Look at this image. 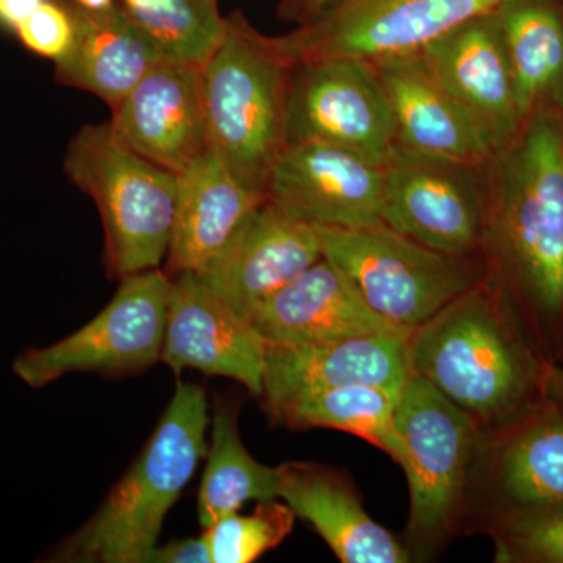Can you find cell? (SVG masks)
Segmentation results:
<instances>
[{
    "label": "cell",
    "mask_w": 563,
    "mask_h": 563,
    "mask_svg": "<svg viewBox=\"0 0 563 563\" xmlns=\"http://www.w3.org/2000/svg\"><path fill=\"white\" fill-rule=\"evenodd\" d=\"M481 257L507 301L563 314V109L526 118L485 166Z\"/></svg>",
    "instance_id": "obj_1"
},
{
    "label": "cell",
    "mask_w": 563,
    "mask_h": 563,
    "mask_svg": "<svg viewBox=\"0 0 563 563\" xmlns=\"http://www.w3.org/2000/svg\"><path fill=\"white\" fill-rule=\"evenodd\" d=\"M542 385L551 399L563 404V368L547 366L542 372Z\"/></svg>",
    "instance_id": "obj_34"
},
{
    "label": "cell",
    "mask_w": 563,
    "mask_h": 563,
    "mask_svg": "<svg viewBox=\"0 0 563 563\" xmlns=\"http://www.w3.org/2000/svg\"><path fill=\"white\" fill-rule=\"evenodd\" d=\"M128 13L146 33L162 62L202 66L224 36L220 0H162L154 9Z\"/></svg>",
    "instance_id": "obj_27"
},
{
    "label": "cell",
    "mask_w": 563,
    "mask_h": 563,
    "mask_svg": "<svg viewBox=\"0 0 563 563\" xmlns=\"http://www.w3.org/2000/svg\"><path fill=\"white\" fill-rule=\"evenodd\" d=\"M395 422L406 446L401 466L410 492L404 544L412 559L426 558L457 531L465 517L483 429L413 374L399 395Z\"/></svg>",
    "instance_id": "obj_6"
},
{
    "label": "cell",
    "mask_w": 563,
    "mask_h": 563,
    "mask_svg": "<svg viewBox=\"0 0 563 563\" xmlns=\"http://www.w3.org/2000/svg\"><path fill=\"white\" fill-rule=\"evenodd\" d=\"M161 62L121 2L101 11L77 5L76 36L68 54L55 63V77L66 87L98 96L111 109Z\"/></svg>",
    "instance_id": "obj_23"
},
{
    "label": "cell",
    "mask_w": 563,
    "mask_h": 563,
    "mask_svg": "<svg viewBox=\"0 0 563 563\" xmlns=\"http://www.w3.org/2000/svg\"><path fill=\"white\" fill-rule=\"evenodd\" d=\"M399 395L369 385H351L302 393L266 410L273 420L295 431L324 428L361 437L402 465L406 446L395 422Z\"/></svg>",
    "instance_id": "obj_25"
},
{
    "label": "cell",
    "mask_w": 563,
    "mask_h": 563,
    "mask_svg": "<svg viewBox=\"0 0 563 563\" xmlns=\"http://www.w3.org/2000/svg\"><path fill=\"white\" fill-rule=\"evenodd\" d=\"M296 515L284 501L257 503L251 514L225 515L203 529L211 563H251L279 547L292 531Z\"/></svg>",
    "instance_id": "obj_28"
},
{
    "label": "cell",
    "mask_w": 563,
    "mask_h": 563,
    "mask_svg": "<svg viewBox=\"0 0 563 563\" xmlns=\"http://www.w3.org/2000/svg\"><path fill=\"white\" fill-rule=\"evenodd\" d=\"M120 2L131 13H139V11L154 9L162 0H120Z\"/></svg>",
    "instance_id": "obj_35"
},
{
    "label": "cell",
    "mask_w": 563,
    "mask_h": 563,
    "mask_svg": "<svg viewBox=\"0 0 563 563\" xmlns=\"http://www.w3.org/2000/svg\"><path fill=\"white\" fill-rule=\"evenodd\" d=\"M322 255L354 285L374 313L413 332L487 277L481 257L431 250L380 224L317 228Z\"/></svg>",
    "instance_id": "obj_7"
},
{
    "label": "cell",
    "mask_w": 563,
    "mask_h": 563,
    "mask_svg": "<svg viewBox=\"0 0 563 563\" xmlns=\"http://www.w3.org/2000/svg\"><path fill=\"white\" fill-rule=\"evenodd\" d=\"M287 141L355 152L385 165L396 146L395 122L372 62L325 58L296 63Z\"/></svg>",
    "instance_id": "obj_11"
},
{
    "label": "cell",
    "mask_w": 563,
    "mask_h": 563,
    "mask_svg": "<svg viewBox=\"0 0 563 563\" xmlns=\"http://www.w3.org/2000/svg\"><path fill=\"white\" fill-rule=\"evenodd\" d=\"M343 0H279L276 16L288 24L302 25Z\"/></svg>",
    "instance_id": "obj_32"
},
{
    "label": "cell",
    "mask_w": 563,
    "mask_h": 563,
    "mask_svg": "<svg viewBox=\"0 0 563 563\" xmlns=\"http://www.w3.org/2000/svg\"><path fill=\"white\" fill-rule=\"evenodd\" d=\"M268 201L233 179L213 150L177 174L176 217L165 272H201L240 224Z\"/></svg>",
    "instance_id": "obj_22"
},
{
    "label": "cell",
    "mask_w": 563,
    "mask_h": 563,
    "mask_svg": "<svg viewBox=\"0 0 563 563\" xmlns=\"http://www.w3.org/2000/svg\"><path fill=\"white\" fill-rule=\"evenodd\" d=\"M506 303L484 277L415 329L407 342L410 374L431 384L483 431L506 424L536 376Z\"/></svg>",
    "instance_id": "obj_3"
},
{
    "label": "cell",
    "mask_w": 563,
    "mask_h": 563,
    "mask_svg": "<svg viewBox=\"0 0 563 563\" xmlns=\"http://www.w3.org/2000/svg\"><path fill=\"white\" fill-rule=\"evenodd\" d=\"M76 24L74 0H44L14 35L32 54L57 63L73 46Z\"/></svg>",
    "instance_id": "obj_30"
},
{
    "label": "cell",
    "mask_w": 563,
    "mask_h": 563,
    "mask_svg": "<svg viewBox=\"0 0 563 563\" xmlns=\"http://www.w3.org/2000/svg\"><path fill=\"white\" fill-rule=\"evenodd\" d=\"M492 520L496 562L563 563V509Z\"/></svg>",
    "instance_id": "obj_29"
},
{
    "label": "cell",
    "mask_w": 563,
    "mask_h": 563,
    "mask_svg": "<svg viewBox=\"0 0 563 563\" xmlns=\"http://www.w3.org/2000/svg\"><path fill=\"white\" fill-rule=\"evenodd\" d=\"M109 125L125 147L180 174L211 150L201 66L161 62L117 106Z\"/></svg>",
    "instance_id": "obj_15"
},
{
    "label": "cell",
    "mask_w": 563,
    "mask_h": 563,
    "mask_svg": "<svg viewBox=\"0 0 563 563\" xmlns=\"http://www.w3.org/2000/svg\"><path fill=\"white\" fill-rule=\"evenodd\" d=\"M210 424L206 391L177 383L157 428L90 520L55 544L46 562L146 563L166 515L207 454Z\"/></svg>",
    "instance_id": "obj_2"
},
{
    "label": "cell",
    "mask_w": 563,
    "mask_h": 563,
    "mask_svg": "<svg viewBox=\"0 0 563 563\" xmlns=\"http://www.w3.org/2000/svg\"><path fill=\"white\" fill-rule=\"evenodd\" d=\"M44 0H0V29L16 33Z\"/></svg>",
    "instance_id": "obj_33"
},
{
    "label": "cell",
    "mask_w": 563,
    "mask_h": 563,
    "mask_svg": "<svg viewBox=\"0 0 563 563\" xmlns=\"http://www.w3.org/2000/svg\"><path fill=\"white\" fill-rule=\"evenodd\" d=\"M477 495L496 503L492 518L563 509V413L542 415L503 439L483 431L468 503Z\"/></svg>",
    "instance_id": "obj_18"
},
{
    "label": "cell",
    "mask_w": 563,
    "mask_h": 563,
    "mask_svg": "<svg viewBox=\"0 0 563 563\" xmlns=\"http://www.w3.org/2000/svg\"><path fill=\"white\" fill-rule=\"evenodd\" d=\"M146 563H211L209 544L203 533L201 537L158 543L147 555Z\"/></svg>",
    "instance_id": "obj_31"
},
{
    "label": "cell",
    "mask_w": 563,
    "mask_h": 563,
    "mask_svg": "<svg viewBox=\"0 0 563 563\" xmlns=\"http://www.w3.org/2000/svg\"><path fill=\"white\" fill-rule=\"evenodd\" d=\"M74 2L85 10L101 11L110 9L118 0H74Z\"/></svg>",
    "instance_id": "obj_36"
},
{
    "label": "cell",
    "mask_w": 563,
    "mask_h": 563,
    "mask_svg": "<svg viewBox=\"0 0 563 563\" xmlns=\"http://www.w3.org/2000/svg\"><path fill=\"white\" fill-rule=\"evenodd\" d=\"M274 344H313L351 336L409 331L369 309L354 285L322 255L298 279L262 303L250 318Z\"/></svg>",
    "instance_id": "obj_19"
},
{
    "label": "cell",
    "mask_w": 563,
    "mask_h": 563,
    "mask_svg": "<svg viewBox=\"0 0 563 563\" xmlns=\"http://www.w3.org/2000/svg\"><path fill=\"white\" fill-rule=\"evenodd\" d=\"M210 420V450L198 496L202 529L225 515L240 512L246 503L279 499L277 468L262 465L244 448L239 431V407L221 399Z\"/></svg>",
    "instance_id": "obj_26"
},
{
    "label": "cell",
    "mask_w": 563,
    "mask_h": 563,
    "mask_svg": "<svg viewBox=\"0 0 563 563\" xmlns=\"http://www.w3.org/2000/svg\"><path fill=\"white\" fill-rule=\"evenodd\" d=\"M395 122L396 146L485 165L493 152L472 118L418 54L372 62Z\"/></svg>",
    "instance_id": "obj_21"
},
{
    "label": "cell",
    "mask_w": 563,
    "mask_h": 563,
    "mask_svg": "<svg viewBox=\"0 0 563 563\" xmlns=\"http://www.w3.org/2000/svg\"><path fill=\"white\" fill-rule=\"evenodd\" d=\"M496 16L523 120L563 109V0H507Z\"/></svg>",
    "instance_id": "obj_24"
},
{
    "label": "cell",
    "mask_w": 563,
    "mask_h": 563,
    "mask_svg": "<svg viewBox=\"0 0 563 563\" xmlns=\"http://www.w3.org/2000/svg\"><path fill=\"white\" fill-rule=\"evenodd\" d=\"M65 172L101 214L109 277L161 268L172 244L177 174L125 147L109 122L80 129L66 152Z\"/></svg>",
    "instance_id": "obj_5"
},
{
    "label": "cell",
    "mask_w": 563,
    "mask_h": 563,
    "mask_svg": "<svg viewBox=\"0 0 563 563\" xmlns=\"http://www.w3.org/2000/svg\"><path fill=\"white\" fill-rule=\"evenodd\" d=\"M266 196L313 228L380 224L385 165L328 144H290L274 166Z\"/></svg>",
    "instance_id": "obj_12"
},
{
    "label": "cell",
    "mask_w": 563,
    "mask_h": 563,
    "mask_svg": "<svg viewBox=\"0 0 563 563\" xmlns=\"http://www.w3.org/2000/svg\"><path fill=\"white\" fill-rule=\"evenodd\" d=\"M487 163L393 147L385 162L384 224L431 250L481 257Z\"/></svg>",
    "instance_id": "obj_10"
},
{
    "label": "cell",
    "mask_w": 563,
    "mask_h": 563,
    "mask_svg": "<svg viewBox=\"0 0 563 563\" xmlns=\"http://www.w3.org/2000/svg\"><path fill=\"white\" fill-rule=\"evenodd\" d=\"M418 55L466 111L492 152L523 125L496 10L474 18Z\"/></svg>",
    "instance_id": "obj_16"
},
{
    "label": "cell",
    "mask_w": 563,
    "mask_h": 563,
    "mask_svg": "<svg viewBox=\"0 0 563 563\" xmlns=\"http://www.w3.org/2000/svg\"><path fill=\"white\" fill-rule=\"evenodd\" d=\"M322 257L317 228L265 201L236 229L199 279L235 312L251 314Z\"/></svg>",
    "instance_id": "obj_14"
},
{
    "label": "cell",
    "mask_w": 563,
    "mask_h": 563,
    "mask_svg": "<svg viewBox=\"0 0 563 563\" xmlns=\"http://www.w3.org/2000/svg\"><path fill=\"white\" fill-rule=\"evenodd\" d=\"M507 0H343L277 44L295 63L325 58L377 62L418 54Z\"/></svg>",
    "instance_id": "obj_9"
},
{
    "label": "cell",
    "mask_w": 563,
    "mask_h": 563,
    "mask_svg": "<svg viewBox=\"0 0 563 563\" xmlns=\"http://www.w3.org/2000/svg\"><path fill=\"white\" fill-rule=\"evenodd\" d=\"M295 66L276 36L263 35L242 11L225 16L224 36L201 66L211 150L233 179L266 199L288 147Z\"/></svg>",
    "instance_id": "obj_4"
},
{
    "label": "cell",
    "mask_w": 563,
    "mask_h": 563,
    "mask_svg": "<svg viewBox=\"0 0 563 563\" xmlns=\"http://www.w3.org/2000/svg\"><path fill=\"white\" fill-rule=\"evenodd\" d=\"M268 342L246 318L207 287L198 274H173L162 362L173 373L185 369L229 377L262 396Z\"/></svg>",
    "instance_id": "obj_13"
},
{
    "label": "cell",
    "mask_w": 563,
    "mask_h": 563,
    "mask_svg": "<svg viewBox=\"0 0 563 563\" xmlns=\"http://www.w3.org/2000/svg\"><path fill=\"white\" fill-rule=\"evenodd\" d=\"M279 499L320 533L343 563H407L406 544L366 514L346 474L312 462L276 466Z\"/></svg>",
    "instance_id": "obj_20"
},
{
    "label": "cell",
    "mask_w": 563,
    "mask_h": 563,
    "mask_svg": "<svg viewBox=\"0 0 563 563\" xmlns=\"http://www.w3.org/2000/svg\"><path fill=\"white\" fill-rule=\"evenodd\" d=\"M404 333L351 336L266 347L262 398L266 409L302 393L369 385L401 393L410 377Z\"/></svg>",
    "instance_id": "obj_17"
},
{
    "label": "cell",
    "mask_w": 563,
    "mask_h": 563,
    "mask_svg": "<svg viewBox=\"0 0 563 563\" xmlns=\"http://www.w3.org/2000/svg\"><path fill=\"white\" fill-rule=\"evenodd\" d=\"M172 276L147 269L121 279L101 313L60 342L29 347L13 372L32 388H43L74 373L121 379L162 362Z\"/></svg>",
    "instance_id": "obj_8"
}]
</instances>
